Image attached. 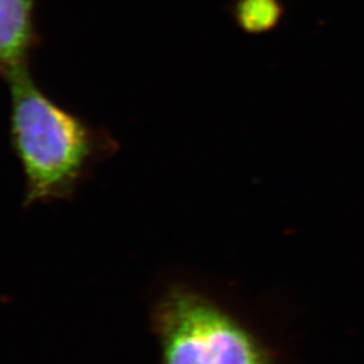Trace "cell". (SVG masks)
Instances as JSON below:
<instances>
[{
  "instance_id": "obj_1",
  "label": "cell",
  "mask_w": 364,
  "mask_h": 364,
  "mask_svg": "<svg viewBox=\"0 0 364 364\" xmlns=\"http://www.w3.org/2000/svg\"><path fill=\"white\" fill-rule=\"evenodd\" d=\"M6 82L11 103L10 142L25 177L23 205L70 198L96 165L117 153V139L55 103L28 66Z\"/></svg>"
},
{
  "instance_id": "obj_2",
  "label": "cell",
  "mask_w": 364,
  "mask_h": 364,
  "mask_svg": "<svg viewBox=\"0 0 364 364\" xmlns=\"http://www.w3.org/2000/svg\"><path fill=\"white\" fill-rule=\"evenodd\" d=\"M156 316L164 364H269L232 316L189 287L170 289Z\"/></svg>"
},
{
  "instance_id": "obj_3",
  "label": "cell",
  "mask_w": 364,
  "mask_h": 364,
  "mask_svg": "<svg viewBox=\"0 0 364 364\" xmlns=\"http://www.w3.org/2000/svg\"><path fill=\"white\" fill-rule=\"evenodd\" d=\"M37 0H0V77L7 80L27 68L38 46Z\"/></svg>"
},
{
  "instance_id": "obj_4",
  "label": "cell",
  "mask_w": 364,
  "mask_h": 364,
  "mask_svg": "<svg viewBox=\"0 0 364 364\" xmlns=\"http://www.w3.org/2000/svg\"><path fill=\"white\" fill-rule=\"evenodd\" d=\"M232 13L236 25L245 33L259 36L281 23L284 7L279 0H236Z\"/></svg>"
}]
</instances>
